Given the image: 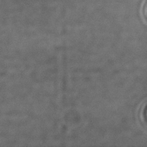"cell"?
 <instances>
[{
  "mask_svg": "<svg viewBox=\"0 0 147 147\" xmlns=\"http://www.w3.org/2000/svg\"><path fill=\"white\" fill-rule=\"evenodd\" d=\"M143 119L145 123L147 126V105L145 107V109L143 110Z\"/></svg>",
  "mask_w": 147,
  "mask_h": 147,
  "instance_id": "6da1fadb",
  "label": "cell"
},
{
  "mask_svg": "<svg viewBox=\"0 0 147 147\" xmlns=\"http://www.w3.org/2000/svg\"><path fill=\"white\" fill-rule=\"evenodd\" d=\"M144 13H145V15H146V18H147V2H146V5H145V8H144Z\"/></svg>",
  "mask_w": 147,
  "mask_h": 147,
  "instance_id": "7a4b0ae2",
  "label": "cell"
}]
</instances>
